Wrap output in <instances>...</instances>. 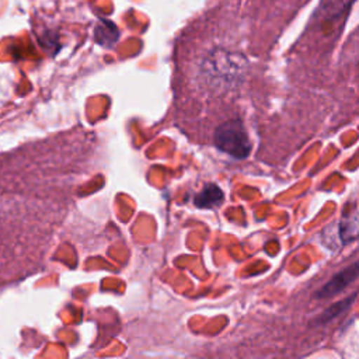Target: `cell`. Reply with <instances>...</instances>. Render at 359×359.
Listing matches in <instances>:
<instances>
[{"label":"cell","mask_w":359,"mask_h":359,"mask_svg":"<svg viewBox=\"0 0 359 359\" xmlns=\"http://www.w3.org/2000/svg\"><path fill=\"white\" fill-rule=\"evenodd\" d=\"M194 201L195 205L199 208H212L223 201V192L220 191L219 187L209 184L195 196Z\"/></svg>","instance_id":"obj_3"},{"label":"cell","mask_w":359,"mask_h":359,"mask_svg":"<svg viewBox=\"0 0 359 359\" xmlns=\"http://www.w3.org/2000/svg\"><path fill=\"white\" fill-rule=\"evenodd\" d=\"M358 276V264L353 262L349 268L341 271L335 275L318 293V297H331L338 292L344 290L349 283H352Z\"/></svg>","instance_id":"obj_2"},{"label":"cell","mask_w":359,"mask_h":359,"mask_svg":"<svg viewBox=\"0 0 359 359\" xmlns=\"http://www.w3.org/2000/svg\"><path fill=\"white\" fill-rule=\"evenodd\" d=\"M213 143L217 149L236 158H245L251 149L247 130L238 121H227L216 128Z\"/></svg>","instance_id":"obj_1"}]
</instances>
